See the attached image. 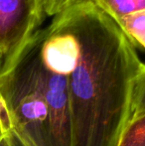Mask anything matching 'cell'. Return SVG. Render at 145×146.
Listing matches in <instances>:
<instances>
[{
    "instance_id": "obj_1",
    "label": "cell",
    "mask_w": 145,
    "mask_h": 146,
    "mask_svg": "<svg viewBox=\"0 0 145 146\" xmlns=\"http://www.w3.org/2000/svg\"><path fill=\"white\" fill-rule=\"evenodd\" d=\"M41 50L68 76L73 146H118L145 64L117 24L87 0L55 16Z\"/></svg>"
},
{
    "instance_id": "obj_2",
    "label": "cell",
    "mask_w": 145,
    "mask_h": 146,
    "mask_svg": "<svg viewBox=\"0 0 145 146\" xmlns=\"http://www.w3.org/2000/svg\"><path fill=\"white\" fill-rule=\"evenodd\" d=\"M41 65L39 30L14 56L0 60V104L27 146H54Z\"/></svg>"
},
{
    "instance_id": "obj_3",
    "label": "cell",
    "mask_w": 145,
    "mask_h": 146,
    "mask_svg": "<svg viewBox=\"0 0 145 146\" xmlns=\"http://www.w3.org/2000/svg\"><path fill=\"white\" fill-rule=\"evenodd\" d=\"M44 15L42 0H0V60L19 52L38 31Z\"/></svg>"
},
{
    "instance_id": "obj_4",
    "label": "cell",
    "mask_w": 145,
    "mask_h": 146,
    "mask_svg": "<svg viewBox=\"0 0 145 146\" xmlns=\"http://www.w3.org/2000/svg\"><path fill=\"white\" fill-rule=\"evenodd\" d=\"M114 22L132 14L145 12V0H89Z\"/></svg>"
},
{
    "instance_id": "obj_5",
    "label": "cell",
    "mask_w": 145,
    "mask_h": 146,
    "mask_svg": "<svg viewBox=\"0 0 145 146\" xmlns=\"http://www.w3.org/2000/svg\"><path fill=\"white\" fill-rule=\"evenodd\" d=\"M115 23L134 47L145 50V12L126 16Z\"/></svg>"
},
{
    "instance_id": "obj_6",
    "label": "cell",
    "mask_w": 145,
    "mask_h": 146,
    "mask_svg": "<svg viewBox=\"0 0 145 146\" xmlns=\"http://www.w3.org/2000/svg\"><path fill=\"white\" fill-rule=\"evenodd\" d=\"M118 146H145V115L128 122Z\"/></svg>"
},
{
    "instance_id": "obj_7",
    "label": "cell",
    "mask_w": 145,
    "mask_h": 146,
    "mask_svg": "<svg viewBox=\"0 0 145 146\" xmlns=\"http://www.w3.org/2000/svg\"><path fill=\"white\" fill-rule=\"evenodd\" d=\"M145 115V65L135 82L132 100L131 118L135 119Z\"/></svg>"
},
{
    "instance_id": "obj_8",
    "label": "cell",
    "mask_w": 145,
    "mask_h": 146,
    "mask_svg": "<svg viewBox=\"0 0 145 146\" xmlns=\"http://www.w3.org/2000/svg\"><path fill=\"white\" fill-rule=\"evenodd\" d=\"M87 0H42L45 15L57 16L65 10L73 7L75 4L81 3Z\"/></svg>"
},
{
    "instance_id": "obj_9",
    "label": "cell",
    "mask_w": 145,
    "mask_h": 146,
    "mask_svg": "<svg viewBox=\"0 0 145 146\" xmlns=\"http://www.w3.org/2000/svg\"><path fill=\"white\" fill-rule=\"evenodd\" d=\"M0 121L4 124L7 131L8 138H9L10 146H27L26 143L18 136V134L15 131L12 129V127L10 126L9 120H8V116L6 114V111L4 110V108L2 106V104H0Z\"/></svg>"
},
{
    "instance_id": "obj_10",
    "label": "cell",
    "mask_w": 145,
    "mask_h": 146,
    "mask_svg": "<svg viewBox=\"0 0 145 146\" xmlns=\"http://www.w3.org/2000/svg\"><path fill=\"white\" fill-rule=\"evenodd\" d=\"M0 146H10L7 131L1 121H0Z\"/></svg>"
},
{
    "instance_id": "obj_11",
    "label": "cell",
    "mask_w": 145,
    "mask_h": 146,
    "mask_svg": "<svg viewBox=\"0 0 145 146\" xmlns=\"http://www.w3.org/2000/svg\"><path fill=\"white\" fill-rule=\"evenodd\" d=\"M0 58H1V54H0Z\"/></svg>"
}]
</instances>
